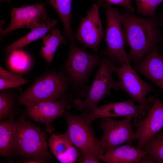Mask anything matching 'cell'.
Instances as JSON below:
<instances>
[{"label": "cell", "instance_id": "22", "mask_svg": "<svg viewBox=\"0 0 163 163\" xmlns=\"http://www.w3.org/2000/svg\"><path fill=\"white\" fill-rule=\"evenodd\" d=\"M154 163H163V132L153 136L142 148Z\"/></svg>", "mask_w": 163, "mask_h": 163}, {"label": "cell", "instance_id": "11", "mask_svg": "<svg viewBox=\"0 0 163 163\" xmlns=\"http://www.w3.org/2000/svg\"><path fill=\"white\" fill-rule=\"evenodd\" d=\"M99 5L94 4L82 20L75 35L76 38L85 47L97 52L103 36L99 17Z\"/></svg>", "mask_w": 163, "mask_h": 163}, {"label": "cell", "instance_id": "7", "mask_svg": "<svg viewBox=\"0 0 163 163\" xmlns=\"http://www.w3.org/2000/svg\"><path fill=\"white\" fill-rule=\"evenodd\" d=\"M100 62L98 55L91 54L72 44L64 63L63 72L74 85L81 86L86 83L92 71Z\"/></svg>", "mask_w": 163, "mask_h": 163}, {"label": "cell", "instance_id": "9", "mask_svg": "<svg viewBox=\"0 0 163 163\" xmlns=\"http://www.w3.org/2000/svg\"><path fill=\"white\" fill-rule=\"evenodd\" d=\"M102 118L99 126L103 132L101 141L105 152L135 139L131 123L133 117H125L120 120H113L110 117Z\"/></svg>", "mask_w": 163, "mask_h": 163}, {"label": "cell", "instance_id": "24", "mask_svg": "<svg viewBox=\"0 0 163 163\" xmlns=\"http://www.w3.org/2000/svg\"><path fill=\"white\" fill-rule=\"evenodd\" d=\"M15 99L11 91L5 89L0 91V120L8 117L13 110Z\"/></svg>", "mask_w": 163, "mask_h": 163}, {"label": "cell", "instance_id": "23", "mask_svg": "<svg viewBox=\"0 0 163 163\" xmlns=\"http://www.w3.org/2000/svg\"><path fill=\"white\" fill-rule=\"evenodd\" d=\"M29 82L23 77L0 67V90L12 88H19Z\"/></svg>", "mask_w": 163, "mask_h": 163}, {"label": "cell", "instance_id": "3", "mask_svg": "<svg viewBox=\"0 0 163 163\" xmlns=\"http://www.w3.org/2000/svg\"><path fill=\"white\" fill-rule=\"evenodd\" d=\"M77 115L65 112L67 128L65 134L80 151L81 155L101 160L105 153L101 140L96 137L88 110Z\"/></svg>", "mask_w": 163, "mask_h": 163}, {"label": "cell", "instance_id": "14", "mask_svg": "<svg viewBox=\"0 0 163 163\" xmlns=\"http://www.w3.org/2000/svg\"><path fill=\"white\" fill-rule=\"evenodd\" d=\"M134 100L110 102L97 107L94 110H88L90 117L93 121L98 118L117 117H131L134 119L144 117L149 111Z\"/></svg>", "mask_w": 163, "mask_h": 163}, {"label": "cell", "instance_id": "26", "mask_svg": "<svg viewBox=\"0 0 163 163\" xmlns=\"http://www.w3.org/2000/svg\"><path fill=\"white\" fill-rule=\"evenodd\" d=\"M110 4L120 5L123 6L126 10L132 12L134 11V8L131 4V0H104Z\"/></svg>", "mask_w": 163, "mask_h": 163}, {"label": "cell", "instance_id": "4", "mask_svg": "<svg viewBox=\"0 0 163 163\" xmlns=\"http://www.w3.org/2000/svg\"><path fill=\"white\" fill-rule=\"evenodd\" d=\"M17 129L14 150L27 159L44 162L50 158L44 133L37 126L24 118L17 121Z\"/></svg>", "mask_w": 163, "mask_h": 163}, {"label": "cell", "instance_id": "15", "mask_svg": "<svg viewBox=\"0 0 163 163\" xmlns=\"http://www.w3.org/2000/svg\"><path fill=\"white\" fill-rule=\"evenodd\" d=\"M49 146L52 153L62 163H75L81 155L80 151L65 133H50Z\"/></svg>", "mask_w": 163, "mask_h": 163}, {"label": "cell", "instance_id": "21", "mask_svg": "<svg viewBox=\"0 0 163 163\" xmlns=\"http://www.w3.org/2000/svg\"><path fill=\"white\" fill-rule=\"evenodd\" d=\"M55 9L62 22L64 27V36L66 40L73 38L71 24L72 0H47Z\"/></svg>", "mask_w": 163, "mask_h": 163}, {"label": "cell", "instance_id": "2", "mask_svg": "<svg viewBox=\"0 0 163 163\" xmlns=\"http://www.w3.org/2000/svg\"><path fill=\"white\" fill-rule=\"evenodd\" d=\"M70 82L63 71H47L17 97L18 103L26 105L46 101L65 99Z\"/></svg>", "mask_w": 163, "mask_h": 163}, {"label": "cell", "instance_id": "25", "mask_svg": "<svg viewBox=\"0 0 163 163\" xmlns=\"http://www.w3.org/2000/svg\"><path fill=\"white\" fill-rule=\"evenodd\" d=\"M136 12L144 16H152L156 9L163 0H135Z\"/></svg>", "mask_w": 163, "mask_h": 163}, {"label": "cell", "instance_id": "20", "mask_svg": "<svg viewBox=\"0 0 163 163\" xmlns=\"http://www.w3.org/2000/svg\"><path fill=\"white\" fill-rule=\"evenodd\" d=\"M43 41L39 54L49 63H51L58 46L65 42L60 31L57 28L50 31L43 37Z\"/></svg>", "mask_w": 163, "mask_h": 163}, {"label": "cell", "instance_id": "17", "mask_svg": "<svg viewBox=\"0 0 163 163\" xmlns=\"http://www.w3.org/2000/svg\"><path fill=\"white\" fill-rule=\"evenodd\" d=\"M146 155L142 148L127 144L108 150L101 160L107 163H138Z\"/></svg>", "mask_w": 163, "mask_h": 163}, {"label": "cell", "instance_id": "8", "mask_svg": "<svg viewBox=\"0 0 163 163\" xmlns=\"http://www.w3.org/2000/svg\"><path fill=\"white\" fill-rule=\"evenodd\" d=\"M113 72L118 76L120 89L126 93L135 101L149 111L155 99H147L146 95L154 91V88L143 81L132 68L129 62L122 65L120 67L112 66Z\"/></svg>", "mask_w": 163, "mask_h": 163}, {"label": "cell", "instance_id": "29", "mask_svg": "<svg viewBox=\"0 0 163 163\" xmlns=\"http://www.w3.org/2000/svg\"><path fill=\"white\" fill-rule=\"evenodd\" d=\"M7 0L9 1V0Z\"/></svg>", "mask_w": 163, "mask_h": 163}, {"label": "cell", "instance_id": "16", "mask_svg": "<svg viewBox=\"0 0 163 163\" xmlns=\"http://www.w3.org/2000/svg\"><path fill=\"white\" fill-rule=\"evenodd\" d=\"M163 91V56L154 46L135 68Z\"/></svg>", "mask_w": 163, "mask_h": 163}, {"label": "cell", "instance_id": "6", "mask_svg": "<svg viewBox=\"0 0 163 163\" xmlns=\"http://www.w3.org/2000/svg\"><path fill=\"white\" fill-rule=\"evenodd\" d=\"M113 64L110 58L103 57L98 70L85 99H75L73 101L74 107L82 110L92 111L97 107L100 101L105 96L110 94L111 89H120L118 82L113 78Z\"/></svg>", "mask_w": 163, "mask_h": 163}, {"label": "cell", "instance_id": "10", "mask_svg": "<svg viewBox=\"0 0 163 163\" xmlns=\"http://www.w3.org/2000/svg\"><path fill=\"white\" fill-rule=\"evenodd\" d=\"M133 126L137 145L142 148L146 143L163 127V104L158 98L155 99L146 115L140 119H134Z\"/></svg>", "mask_w": 163, "mask_h": 163}, {"label": "cell", "instance_id": "12", "mask_svg": "<svg viewBox=\"0 0 163 163\" xmlns=\"http://www.w3.org/2000/svg\"><path fill=\"white\" fill-rule=\"evenodd\" d=\"M28 116L36 122L45 124L50 133L53 130L50 123L57 118L64 115L71 107L65 99L59 101H46L25 105Z\"/></svg>", "mask_w": 163, "mask_h": 163}, {"label": "cell", "instance_id": "1", "mask_svg": "<svg viewBox=\"0 0 163 163\" xmlns=\"http://www.w3.org/2000/svg\"><path fill=\"white\" fill-rule=\"evenodd\" d=\"M126 10L121 14L125 42L129 46L131 60L139 64L156 44L162 40L159 30L163 14L149 18L137 16Z\"/></svg>", "mask_w": 163, "mask_h": 163}, {"label": "cell", "instance_id": "18", "mask_svg": "<svg viewBox=\"0 0 163 163\" xmlns=\"http://www.w3.org/2000/svg\"><path fill=\"white\" fill-rule=\"evenodd\" d=\"M56 20L48 19L40 25L31 29L28 34L8 45L5 49V52L11 53L19 50L31 42L42 38L56 24Z\"/></svg>", "mask_w": 163, "mask_h": 163}, {"label": "cell", "instance_id": "28", "mask_svg": "<svg viewBox=\"0 0 163 163\" xmlns=\"http://www.w3.org/2000/svg\"><path fill=\"white\" fill-rule=\"evenodd\" d=\"M154 163V162L150 158L145 156L141 159L138 163Z\"/></svg>", "mask_w": 163, "mask_h": 163}, {"label": "cell", "instance_id": "5", "mask_svg": "<svg viewBox=\"0 0 163 163\" xmlns=\"http://www.w3.org/2000/svg\"><path fill=\"white\" fill-rule=\"evenodd\" d=\"M98 4L104 6L106 10L107 27L105 39L106 51L110 59L122 65L129 62L131 58L124 48L125 37L121 14L104 0H101Z\"/></svg>", "mask_w": 163, "mask_h": 163}, {"label": "cell", "instance_id": "19", "mask_svg": "<svg viewBox=\"0 0 163 163\" xmlns=\"http://www.w3.org/2000/svg\"><path fill=\"white\" fill-rule=\"evenodd\" d=\"M17 129V121L9 120L0 123V155L7 157L14 150Z\"/></svg>", "mask_w": 163, "mask_h": 163}, {"label": "cell", "instance_id": "13", "mask_svg": "<svg viewBox=\"0 0 163 163\" xmlns=\"http://www.w3.org/2000/svg\"><path fill=\"white\" fill-rule=\"evenodd\" d=\"M44 6L43 4L37 3L18 8L12 7L10 23L1 31V35L4 36L20 28L32 29L43 24L40 21L45 11Z\"/></svg>", "mask_w": 163, "mask_h": 163}, {"label": "cell", "instance_id": "27", "mask_svg": "<svg viewBox=\"0 0 163 163\" xmlns=\"http://www.w3.org/2000/svg\"><path fill=\"white\" fill-rule=\"evenodd\" d=\"M100 160L94 156L85 155H81V156L77 162L79 163H99Z\"/></svg>", "mask_w": 163, "mask_h": 163}]
</instances>
